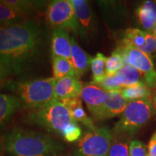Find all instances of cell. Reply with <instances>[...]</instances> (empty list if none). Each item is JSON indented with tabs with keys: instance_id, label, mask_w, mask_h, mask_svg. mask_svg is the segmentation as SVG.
Returning <instances> with one entry per match:
<instances>
[{
	"instance_id": "ac0fdd59",
	"label": "cell",
	"mask_w": 156,
	"mask_h": 156,
	"mask_svg": "<svg viewBox=\"0 0 156 156\" xmlns=\"http://www.w3.org/2000/svg\"><path fill=\"white\" fill-rule=\"evenodd\" d=\"M116 77L123 87H128L142 82V76L137 69L131 65H124L116 74Z\"/></svg>"
},
{
	"instance_id": "836d02e7",
	"label": "cell",
	"mask_w": 156,
	"mask_h": 156,
	"mask_svg": "<svg viewBox=\"0 0 156 156\" xmlns=\"http://www.w3.org/2000/svg\"><path fill=\"white\" fill-rule=\"evenodd\" d=\"M4 148H5V145H4V142H2V140H0V154H1L3 152Z\"/></svg>"
},
{
	"instance_id": "e0dca14e",
	"label": "cell",
	"mask_w": 156,
	"mask_h": 156,
	"mask_svg": "<svg viewBox=\"0 0 156 156\" xmlns=\"http://www.w3.org/2000/svg\"><path fill=\"white\" fill-rule=\"evenodd\" d=\"M62 103H63L67 107L70 114L75 122L82 123L84 125L86 126L89 130H95L96 129L93 124L92 119L87 116L84 110L80 98H75L70 100L62 101Z\"/></svg>"
},
{
	"instance_id": "d4e9b609",
	"label": "cell",
	"mask_w": 156,
	"mask_h": 156,
	"mask_svg": "<svg viewBox=\"0 0 156 156\" xmlns=\"http://www.w3.org/2000/svg\"><path fill=\"white\" fill-rule=\"evenodd\" d=\"M127 137L129 136L126 135H116L115 138H113L108 156H129Z\"/></svg>"
},
{
	"instance_id": "4fadbf2b",
	"label": "cell",
	"mask_w": 156,
	"mask_h": 156,
	"mask_svg": "<svg viewBox=\"0 0 156 156\" xmlns=\"http://www.w3.org/2000/svg\"><path fill=\"white\" fill-rule=\"evenodd\" d=\"M52 57L58 56L71 62V38L66 30L54 28L51 36Z\"/></svg>"
},
{
	"instance_id": "83f0119b",
	"label": "cell",
	"mask_w": 156,
	"mask_h": 156,
	"mask_svg": "<svg viewBox=\"0 0 156 156\" xmlns=\"http://www.w3.org/2000/svg\"><path fill=\"white\" fill-rule=\"evenodd\" d=\"M97 85H98L101 88H102L103 90L107 93L121 91L124 88L117 80L116 75H106L102 80V81Z\"/></svg>"
},
{
	"instance_id": "6da1fadb",
	"label": "cell",
	"mask_w": 156,
	"mask_h": 156,
	"mask_svg": "<svg viewBox=\"0 0 156 156\" xmlns=\"http://www.w3.org/2000/svg\"><path fill=\"white\" fill-rule=\"evenodd\" d=\"M41 45V29L35 21L0 28V63L9 75L22 73L38 57Z\"/></svg>"
},
{
	"instance_id": "ba28073f",
	"label": "cell",
	"mask_w": 156,
	"mask_h": 156,
	"mask_svg": "<svg viewBox=\"0 0 156 156\" xmlns=\"http://www.w3.org/2000/svg\"><path fill=\"white\" fill-rule=\"evenodd\" d=\"M47 18L55 28L64 30H73L77 34V23L74 7L70 1L56 0L48 6Z\"/></svg>"
},
{
	"instance_id": "52a82bcc",
	"label": "cell",
	"mask_w": 156,
	"mask_h": 156,
	"mask_svg": "<svg viewBox=\"0 0 156 156\" xmlns=\"http://www.w3.org/2000/svg\"><path fill=\"white\" fill-rule=\"evenodd\" d=\"M116 50L122 55L125 65H131L137 69L146 85L150 88L156 89V70L151 56L122 44Z\"/></svg>"
},
{
	"instance_id": "9c48e42d",
	"label": "cell",
	"mask_w": 156,
	"mask_h": 156,
	"mask_svg": "<svg viewBox=\"0 0 156 156\" xmlns=\"http://www.w3.org/2000/svg\"><path fill=\"white\" fill-rule=\"evenodd\" d=\"M77 23V35L84 41L92 38L96 32V22L92 9L85 0H70Z\"/></svg>"
},
{
	"instance_id": "8992f818",
	"label": "cell",
	"mask_w": 156,
	"mask_h": 156,
	"mask_svg": "<svg viewBox=\"0 0 156 156\" xmlns=\"http://www.w3.org/2000/svg\"><path fill=\"white\" fill-rule=\"evenodd\" d=\"M113 138L106 126L90 130L78 142L75 156H108Z\"/></svg>"
},
{
	"instance_id": "ffe728a7",
	"label": "cell",
	"mask_w": 156,
	"mask_h": 156,
	"mask_svg": "<svg viewBox=\"0 0 156 156\" xmlns=\"http://www.w3.org/2000/svg\"><path fill=\"white\" fill-rule=\"evenodd\" d=\"M27 20V16L15 11L0 1V28L19 24Z\"/></svg>"
},
{
	"instance_id": "d590c367",
	"label": "cell",
	"mask_w": 156,
	"mask_h": 156,
	"mask_svg": "<svg viewBox=\"0 0 156 156\" xmlns=\"http://www.w3.org/2000/svg\"><path fill=\"white\" fill-rule=\"evenodd\" d=\"M154 61H155L154 65H155V70H156V54H155V57H154Z\"/></svg>"
},
{
	"instance_id": "30bf717a",
	"label": "cell",
	"mask_w": 156,
	"mask_h": 156,
	"mask_svg": "<svg viewBox=\"0 0 156 156\" xmlns=\"http://www.w3.org/2000/svg\"><path fill=\"white\" fill-rule=\"evenodd\" d=\"M107 94L108 93L93 83H85L83 85L81 97L95 119H97L102 110Z\"/></svg>"
},
{
	"instance_id": "9a60e30c",
	"label": "cell",
	"mask_w": 156,
	"mask_h": 156,
	"mask_svg": "<svg viewBox=\"0 0 156 156\" xmlns=\"http://www.w3.org/2000/svg\"><path fill=\"white\" fill-rule=\"evenodd\" d=\"M21 106L22 103L17 96L0 93V129L5 127Z\"/></svg>"
},
{
	"instance_id": "5bb4252c",
	"label": "cell",
	"mask_w": 156,
	"mask_h": 156,
	"mask_svg": "<svg viewBox=\"0 0 156 156\" xmlns=\"http://www.w3.org/2000/svg\"><path fill=\"white\" fill-rule=\"evenodd\" d=\"M93 57L89 56L77 44L74 37L71 38V62L79 78L85 75L90 67Z\"/></svg>"
},
{
	"instance_id": "7a4b0ae2",
	"label": "cell",
	"mask_w": 156,
	"mask_h": 156,
	"mask_svg": "<svg viewBox=\"0 0 156 156\" xmlns=\"http://www.w3.org/2000/svg\"><path fill=\"white\" fill-rule=\"evenodd\" d=\"M5 149L13 156H60L64 147L48 134L15 127L6 134Z\"/></svg>"
},
{
	"instance_id": "e575fe53",
	"label": "cell",
	"mask_w": 156,
	"mask_h": 156,
	"mask_svg": "<svg viewBox=\"0 0 156 156\" xmlns=\"http://www.w3.org/2000/svg\"><path fill=\"white\" fill-rule=\"evenodd\" d=\"M151 33H152V34H153V35H155V36H156V25H155V27H154L153 30H152Z\"/></svg>"
},
{
	"instance_id": "5b68a950",
	"label": "cell",
	"mask_w": 156,
	"mask_h": 156,
	"mask_svg": "<svg viewBox=\"0 0 156 156\" xmlns=\"http://www.w3.org/2000/svg\"><path fill=\"white\" fill-rule=\"evenodd\" d=\"M153 115L151 98L130 101L121 119L115 124L113 132L116 135L131 136L145 126Z\"/></svg>"
},
{
	"instance_id": "484cf974",
	"label": "cell",
	"mask_w": 156,
	"mask_h": 156,
	"mask_svg": "<svg viewBox=\"0 0 156 156\" xmlns=\"http://www.w3.org/2000/svg\"><path fill=\"white\" fill-rule=\"evenodd\" d=\"M125 65L122 56L118 51L115 50L112 55L107 58L106 64V75H115L117 72Z\"/></svg>"
},
{
	"instance_id": "2e32d148",
	"label": "cell",
	"mask_w": 156,
	"mask_h": 156,
	"mask_svg": "<svg viewBox=\"0 0 156 156\" xmlns=\"http://www.w3.org/2000/svg\"><path fill=\"white\" fill-rule=\"evenodd\" d=\"M140 24L148 33H151L156 25V1H145L136 9Z\"/></svg>"
},
{
	"instance_id": "8fae6325",
	"label": "cell",
	"mask_w": 156,
	"mask_h": 156,
	"mask_svg": "<svg viewBox=\"0 0 156 156\" xmlns=\"http://www.w3.org/2000/svg\"><path fill=\"white\" fill-rule=\"evenodd\" d=\"M83 83L75 76H69L56 82L54 98L58 101H64L81 96Z\"/></svg>"
},
{
	"instance_id": "d6986e66",
	"label": "cell",
	"mask_w": 156,
	"mask_h": 156,
	"mask_svg": "<svg viewBox=\"0 0 156 156\" xmlns=\"http://www.w3.org/2000/svg\"><path fill=\"white\" fill-rule=\"evenodd\" d=\"M52 64H53L54 78L56 81L69 76L77 77L73 64L67 58L53 56Z\"/></svg>"
},
{
	"instance_id": "d6a6232c",
	"label": "cell",
	"mask_w": 156,
	"mask_h": 156,
	"mask_svg": "<svg viewBox=\"0 0 156 156\" xmlns=\"http://www.w3.org/2000/svg\"><path fill=\"white\" fill-rule=\"evenodd\" d=\"M151 100H152V103H153V106H156V90L155 92L153 93V95L151 96Z\"/></svg>"
},
{
	"instance_id": "f1b7e54d",
	"label": "cell",
	"mask_w": 156,
	"mask_h": 156,
	"mask_svg": "<svg viewBox=\"0 0 156 156\" xmlns=\"http://www.w3.org/2000/svg\"><path fill=\"white\" fill-rule=\"evenodd\" d=\"M144 53L151 56L156 52V36L152 33L146 32L145 44L140 49H138Z\"/></svg>"
},
{
	"instance_id": "3957f363",
	"label": "cell",
	"mask_w": 156,
	"mask_h": 156,
	"mask_svg": "<svg viewBox=\"0 0 156 156\" xmlns=\"http://www.w3.org/2000/svg\"><path fill=\"white\" fill-rule=\"evenodd\" d=\"M56 82L54 77L12 82L9 83V88L17 95L22 106L32 110L55 99Z\"/></svg>"
},
{
	"instance_id": "f546056e",
	"label": "cell",
	"mask_w": 156,
	"mask_h": 156,
	"mask_svg": "<svg viewBox=\"0 0 156 156\" xmlns=\"http://www.w3.org/2000/svg\"><path fill=\"white\" fill-rule=\"evenodd\" d=\"M129 156H147L145 144L139 140H132L129 144Z\"/></svg>"
},
{
	"instance_id": "4dcf8cb0",
	"label": "cell",
	"mask_w": 156,
	"mask_h": 156,
	"mask_svg": "<svg viewBox=\"0 0 156 156\" xmlns=\"http://www.w3.org/2000/svg\"><path fill=\"white\" fill-rule=\"evenodd\" d=\"M147 156H156V132L153 134L148 143Z\"/></svg>"
},
{
	"instance_id": "8d00e7d4",
	"label": "cell",
	"mask_w": 156,
	"mask_h": 156,
	"mask_svg": "<svg viewBox=\"0 0 156 156\" xmlns=\"http://www.w3.org/2000/svg\"><path fill=\"white\" fill-rule=\"evenodd\" d=\"M154 107H155V109H156V106H154Z\"/></svg>"
},
{
	"instance_id": "cb8c5ba5",
	"label": "cell",
	"mask_w": 156,
	"mask_h": 156,
	"mask_svg": "<svg viewBox=\"0 0 156 156\" xmlns=\"http://www.w3.org/2000/svg\"><path fill=\"white\" fill-rule=\"evenodd\" d=\"M107 57L101 53H98L94 58H92L90 68L93 73V83L99 84L106 75V64Z\"/></svg>"
},
{
	"instance_id": "603a6c76",
	"label": "cell",
	"mask_w": 156,
	"mask_h": 156,
	"mask_svg": "<svg viewBox=\"0 0 156 156\" xmlns=\"http://www.w3.org/2000/svg\"><path fill=\"white\" fill-rule=\"evenodd\" d=\"M1 2L15 11L26 16L38 9L39 6L43 3L38 1L28 0H1Z\"/></svg>"
},
{
	"instance_id": "1f68e13d",
	"label": "cell",
	"mask_w": 156,
	"mask_h": 156,
	"mask_svg": "<svg viewBox=\"0 0 156 156\" xmlns=\"http://www.w3.org/2000/svg\"><path fill=\"white\" fill-rule=\"evenodd\" d=\"M8 75V72L7 71V69H5V67H4L2 64L0 63V85H1V84L3 83V82L5 81V80Z\"/></svg>"
},
{
	"instance_id": "4316f807",
	"label": "cell",
	"mask_w": 156,
	"mask_h": 156,
	"mask_svg": "<svg viewBox=\"0 0 156 156\" xmlns=\"http://www.w3.org/2000/svg\"><path fill=\"white\" fill-rule=\"evenodd\" d=\"M62 136L69 142L77 141L82 136V129L77 122L74 121L64 128L62 132Z\"/></svg>"
},
{
	"instance_id": "44dd1931",
	"label": "cell",
	"mask_w": 156,
	"mask_h": 156,
	"mask_svg": "<svg viewBox=\"0 0 156 156\" xmlns=\"http://www.w3.org/2000/svg\"><path fill=\"white\" fill-rule=\"evenodd\" d=\"M146 32L138 28H129L124 33L122 45L140 49L145 44Z\"/></svg>"
},
{
	"instance_id": "277c9868",
	"label": "cell",
	"mask_w": 156,
	"mask_h": 156,
	"mask_svg": "<svg viewBox=\"0 0 156 156\" xmlns=\"http://www.w3.org/2000/svg\"><path fill=\"white\" fill-rule=\"evenodd\" d=\"M28 119L48 132L61 135L64 128L75 121L67 107L56 99L29 111Z\"/></svg>"
},
{
	"instance_id": "7c38bea8",
	"label": "cell",
	"mask_w": 156,
	"mask_h": 156,
	"mask_svg": "<svg viewBox=\"0 0 156 156\" xmlns=\"http://www.w3.org/2000/svg\"><path fill=\"white\" fill-rule=\"evenodd\" d=\"M129 101H126L121 91L108 92L104 105L96 120H105L119 116L125 110Z\"/></svg>"
},
{
	"instance_id": "7402d4cb",
	"label": "cell",
	"mask_w": 156,
	"mask_h": 156,
	"mask_svg": "<svg viewBox=\"0 0 156 156\" xmlns=\"http://www.w3.org/2000/svg\"><path fill=\"white\" fill-rule=\"evenodd\" d=\"M121 94L129 102L132 101L138 100V99L147 98L151 97L150 87L143 81L140 82L133 86L124 87L121 90Z\"/></svg>"
}]
</instances>
